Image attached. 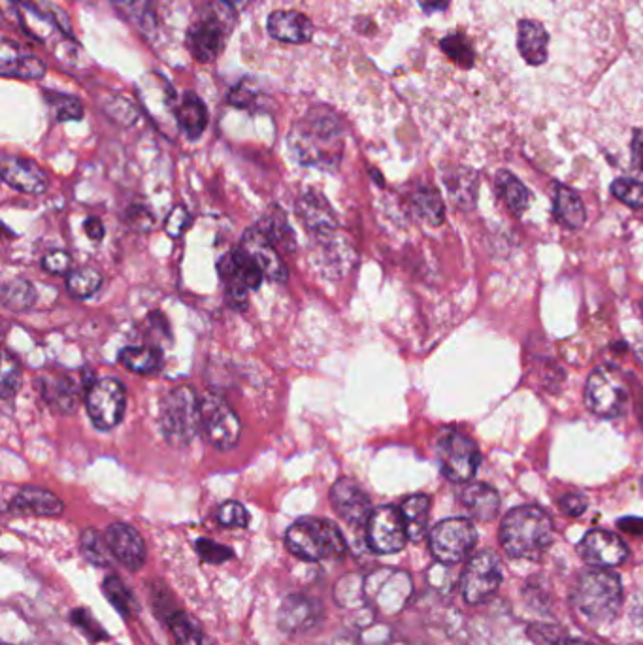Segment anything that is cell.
I'll use <instances>...</instances> for the list:
<instances>
[{
    "instance_id": "6da1fadb",
    "label": "cell",
    "mask_w": 643,
    "mask_h": 645,
    "mask_svg": "<svg viewBox=\"0 0 643 645\" xmlns=\"http://www.w3.org/2000/svg\"><path fill=\"white\" fill-rule=\"evenodd\" d=\"M289 144L302 165L332 170L344 153V129L334 114L314 110L293 129Z\"/></svg>"
},
{
    "instance_id": "7a4b0ae2",
    "label": "cell",
    "mask_w": 643,
    "mask_h": 645,
    "mask_svg": "<svg viewBox=\"0 0 643 645\" xmlns=\"http://www.w3.org/2000/svg\"><path fill=\"white\" fill-rule=\"evenodd\" d=\"M553 538V521L538 506L513 508L500 525V544L512 559L540 561Z\"/></svg>"
},
{
    "instance_id": "3957f363",
    "label": "cell",
    "mask_w": 643,
    "mask_h": 645,
    "mask_svg": "<svg viewBox=\"0 0 643 645\" xmlns=\"http://www.w3.org/2000/svg\"><path fill=\"white\" fill-rule=\"evenodd\" d=\"M572 604L589 625H610L623 610L621 578L606 568L583 572L572 589Z\"/></svg>"
},
{
    "instance_id": "277c9868",
    "label": "cell",
    "mask_w": 643,
    "mask_h": 645,
    "mask_svg": "<svg viewBox=\"0 0 643 645\" xmlns=\"http://www.w3.org/2000/svg\"><path fill=\"white\" fill-rule=\"evenodd\" d=\"M285 546L298 559L308 563L340 559L346 553V540L340 529L327 519L317 517H302L295 521L285 534Z\"/></svg>"
},
{
    "instance_id": "5b68a950",
    "label": "cell",
    "mask_w": 643,
    "mask_h": 645,
    "mask_svg": "<svg viewBox=\"0 0 643 645\" xmlns=\"http://www.w3.org/2000/svg\"><path fill=\"white\" fill-rule=\"evenodd\" d=\"M202 400L197 393L182 385L166 393L161 400L159 423L166 442L172 447H187L202 427Z\"/></svg>"
},
{
    "instance_id": "8992f818",
    "label": "cell",
    "mask_w": 643,
    "mask_h": 645,
    "mask_svg": "<svg viewBox=\"0 0 643 645\" xmlns=\"http://www.w3.org/2000/svg\"><path fill=\"white\" fill-rule=\"evenodd\" d=\"M236 21V10L223 0L206 6L187 33V48L200 63L215 61L225 48Z\"/></svg>"
},
{
    "instance_id": "52a82bcc",
    "label": "cell",
    "mask_w": 643,
    "mask_h": 645,
    "mask_svg": "<svg viewBox=\"0 0 643 645\" xmlns=\"http://www.w3.org/2000/svg\"><path fill=\"white\" fill-rule=\"evenodd\" d=\"M628 402L627 381L615 368L602 364L594 368L585 387V404L596 417L613 419L625 412Z\"/></svg>"
},
{
    "instance_id": "ba28073f",
    "label": "cell",
    "mask_w": 643,
    "mask_h": 645,
    "mask_svg": "<svg viewBox=\"0 0 643 645\" xmlns=\"http://www.w3.org/2000/svg\"><path fill=\"white\" fill-rule=\"evenodd\" d=\"M478 544V530L470 519L451 517L430 530L429 546L434 559L442 564H459L470 557Z\"/></svg>"
},
{
    "instance_id": "9c48e42d",
    "label": "cell",
    "mask_w": 643,
    "mask_h": 645,
    "mask_svg": "<svg viewBox=\"0 0 643 645\" xmlns=\"http://www.w3.org/2000/svg\"><path fill=\"white\" fill-rule=\"evenodd\" d=\"M438 463L442 474L453 483H466L478 472L481 455L479 449L468 436L457 430H446L436 444Z\"/></svg>"
},
{
    "instance_id": "30bf717a",
    "label": "cell",
    "mask_w": 643,
    "mask_h": 645,
    "mask_svg": "<svg viewBox=\"0 0 643 645\" xmlns=\"http://www.w3.org/2000/svg\"><path fill=\"white\" fill-rule=\"evenodd\" d=\"M219 276L225 283L227 298L234 306L242 308L248 304V291L259 289L263 283V270L253 261L246 249L238 248L219 259Z\"/></svg>"
},
{
    "instance_id": "8fae6325",
    "label": "cell",
    "mask_w": 643,
    "mask_h": 645,
    "mask_svg": "<svg viewBox=\"0 0 643 645\" xmlns=\"http://www.w3.org/2000/svg\"><path fill=\"white\" fill-rule=\"evenodd\" d=\"M363 595L374 610L393 615L412 595V579L400 570H378L364 579Z\"/></svg>"
},
{
    "instance_id": "7c38bea8",
    "label": "cell",
    "mask_w": 643,
    "mask_h": 645,
    "mask_svg": "<svg viewBox=\"0 0 643 645\" xmlns=\"http://www.w3.org/2000/svg\"><path fill=\"white\" fill-rule=\"evenodd\" d=\"M500 585L502 566L493 551L476 553L462 572V596L468 604H483L485 600L496 595Z\"/></svg>"
},
{
    "instance_id": "4fadbf2b",
    "label": "cell",
    "mask_w": 643,
    "mask_h": 645,
    "mask_svg": "<svg viewBox=\"0 0 643 645\" xmlns=\"http://www.w3.org/2000/svg\"><path fill=\"white\" fill-rule=\"evenodd\" d=\"M127 391L116 378L95 381L87 391V412L100 430L116 429L125 415Z\"/></svg>"
},
{
    "instance_id": "5bb4252c",
    "label": "cell",
    "mask_w": 643,
    "mask_h": 645,
    "mask_svg": "<svg viewBox=\"0 0 643 645\" xmlns=\"http://www.w3.org/2000/svg\"><path fill=\"white\" fill-rule=\"evenodd\" d=\"M200 414H202L200 430L215 449L229 451L232 447H236L242 434V423L223 398H204Z\"/></svg>"
},
{
    "instance_id": "9a60e30c",
    "label": "cell",
    "mask_w": 643,
    "mask_h": 645,
    "mask_svg": "<svg viewBox=\"0 0 643 645\" xmlns=\"http://www.w3.org/2000/svg\"><path fill=\"white\" fill-rule=\"evenodd\" d=\"M366 538L372 551L380 555H391L402 551L408 538V530L400 508L380 506L366 523Z\"/></svg>"
},
{
    "instance_id": "2e32d148",
    "label": "cell",
    "mask_w": 643,
    "mask_h": 645,
    "mask_svg": "<svg viewBox=\"0 0 643 645\" xmlns=\"http://www.w3.org/2000/svg\"><path fill=\"white\" fill-rule=\"evenodd\" d=\"M579 557L593 568H615L627 563V544L608 530H591L583 536L578 546Z\"/></svg>"
},
{
    "instance_id": "e0dca14e",
    "label": "cell",
    "mask_w": 643,
    "mask_h": 645,
    "mask_svg": "<svg viewBox=\"0 0 643 645\" xmlns=\"http://www.w3.org/2000/svg\"><path fill=\"white\" fill-rule=\"evenodd\" d=\"M330 502L338 515L349 525L361 527L366 525L372 515V502L363 487L355 480L342 478L330 489Z\"/></svg>"
},
{
    "instance_id": "ac0fdd59",
    "label": "cell",
    "mask_w": 643,
    "mask_h": 645,
    "mask_svg": "<svg viewBox=\"0 0 643 645\" xmlns=\"http://www.w3.org/2000/svg\"><path fill=\"white\" fill-rule=\"evenodd\" d=\"M106 544L112 551V557L129 568L131 572L140 570L146 563V544L140 532L125 523H114L106 529Z\"/></svg>"
},
{
    "instance_id": "d6986e66",
    "label": "cell",
    "mask_w": 643,
    "mask_h": 645,
    "mask_svg": "<svg viewBox=\"0 0 643 645\" xmlns=\"http://www.w3.org/2000/svg\"><path fill=\"white\" fill-rule=\"evenodd\" d=\"M240 248L246 249L253 261L261 266L264 278L272 282H287V268L281 261L280 249L270 242L263 229H249L242 238Z\"/></svg>"
},
{
    "instance_id": "ffe728a7",
    "label": "cell",
    "mask_w": 643,
    "mask_h": 645,
    "mask_svg": "<svg viewBox=\"0 0 643 645\" xmlns=\"http://www.w3.org/2000/svg\"><path fill=\"white\" fill-rule=\"evenodd\" d=\"M0 174L10 187L27 195H42L50 185L46 172L40 166L21 157H4Z\"/></svg>"
},
{
    "instance_id": "44dd1931",
    "label": "cell",
    "mask_w": 643,
    "mask_h": 645,
    "mask_svg": "<svg viewBox=\"0 0 643 645\" xmlns=\"http://www.w3.org/2000/svg\"><path fill=\"white\" fill-rule=\"evenodd\" d=\"M321 617V606L314 598L304 595L287 596L278 613V625L283 632L300 634L314 629Z\"/></svg>"
},
{
    "instance_id": "7402d4cb",
    "label": "cell",
    "mask_w": 643,
    "mask_h": 645,
    "mask_svg": "<svg viewBox=\"0 0 643 645\" xmlns=\"http://www.w3.org/2000/svg\"><path fill=\"white\" fill-rule=\"evenodd\" d=\"M65 510V504L48 489L23 487L10 502V512L17 515H38L55 517Z\"/></svg>"
},
{
    "instance_id": "603a6c76",
    "label": "cell",
    "mask_w": 643,
    "mask_h": 645,
    "mask_svg": "<svg viewBox=\"0 0 643 645\" xmlns=\"http://www.w3.org/2000/svg\"><path fill=\"white\" fill-rule=\"evenodd\" d=\"M297 212L304 225L315 234H330L338 227V219L330 208L329 200L315 191H308L300 197Z\"/></svg>"
},
{
    "instance_id": "cb8c5ba5",
    "label": "cell",
    "mask_w": 643,
    "mask_h": 645,
    "mask_svg": "<svg viewBox=\"0 0 643 645\" xmlns=\"http://www.w3.org/2000/svg\"><path fill=\"white\" fill-rule=\"evenodd\" d=\"M517 48L528 65H544L549 57V33L534 19H523L517 27Z\"/></svg>"
},
{
    "instance_id": "d4e9b609",
    "label": "cell",
    "mask_w": 643,
    "mask_h": 645,
    "mask_svg": "<svg viewBox=\"0 0 643 645\" xmlns=\"http://www.w3.org/2000/svg\"><path fill=\"white\" fill-rule=\"evenodd\" d=\"M268 31L280 42L304 44L312 40L314 25L300 12H274L268 17Z\"/></svg>"
},
{
    "instance_id": "484cf974",
    "label": "cell",
    "mask_w": 643,
    "mask_h": 645,
    "mask_svg": "<svg viewBox=\"0 0 643 645\" xmlns=\"http://www.w3.org/2000/svg\"><path fill=\"white\" fill-rule=\"evenodd\" d=\"M461 504L470 517L487 523L498 515L500 495L487 483H470L462 489Z\"/></svg>"
},
{
    "instance_id": "4316f807",
    "label": "cell",
    "mask_w": 643,
    "mask_h": 645,
    "mask_svg": "<svg viewBox=\"0 0 643 645\" xmlns=\"http://www.w3.org/2000/svg\"><path fill=\"white\" fill-rule=\"evenodd\" d=\"M2 74L21 78V80H38L46 74V65L36 59L34 55L21 53L17 48H12L10 42L2 46Z\"/></svg>"
},
{
    "instance_id": "83f0119b",
    "label": "cell",
    "mask_w": 643,
    "mask_h": 645,
    "mask_svg": "<svg viewBox=\"0 0 643 645\" xmlns=\"http://www.w3.org/2000/svg\"><path fill=\"white\" fill-rule=\"evenodd\" d=\"M400 512L406 523L408 538L412 542L423 540L429 530L430 498L427 495H412L402 502Z\"/></svg>"
},
{
    "instance_id": "f1b7e54d",
    "label": "cell",
    "mask_w": 643,
    "mask_h": 645,
    "mask_svg": "<svg viewBox=\"0 0 643 645\" xmlns=\"http://www.w3.org/2000/svg\"><path fill=\"white\" fill-rule=\"evenodd\" d=\"M555 217L568 229H581L585 223V206L579 199L578 193L570 187L559 185L555 189V202H553Z\"/></svg>"
},
{
    "instance_id": "f546056e",
    "label": "cell",
    "mask_w": 643,
    "mask_h": 645,
    "mask_svg": "<svg viewBox=\"0 0 643 645\" xmlns=\"http://www.w3.org/2000/svg\"><path fill=\"white\" fill-rule=\"evenodd\" d=\"M40 391L55 412L70 414L76 408L78 391L68 378H44L40 380Z\"/></svg>"
},
{
    "instance_id": "4dcf8cb0",
    "label": "cell",
    "mask_w": 643,
    "mask_h": 645,
    "mask_svg": "<svg viewBox=\"0 0 643 645\" xmlns=\"http://www.w3.org/2000/svg\"><path fill=\"white\" fill-rule=\"evenodd\" d=\"M496 191L515 217H521L527 212L530 193H528L527 187L513 176L512 172H506V170L498 172Z\"/></svg>"
},
{
    "instance_id": "1f68e13d",
    "label": "cell",
    "mask_w": 643,
    "mask_h": 645,
    "mask_svg": "<svg viewBox=\"0 0 643 645\" xmlns=\"http://www.w3.org/2000/svg\"><path fill=\"white\" fill-rule=\"evenodd\" d=\"M178 123L183 133L193 140L204 133L208 125V112L204 102L198 99L197 95H191V93L185 95L182 106L178 108Z\"/></svg>"
},
{
    "instance_id": "d6a6232c",
    "label": "cell",
    "mask_w": 643,
    "mask_h": 645,
    "mask_svg": "<svg viewBox=\"0 0 643 645\" xmlns=\"http://www.w3.org/2000/svg\"><path fill=\"white\" fill-rule=\"evenodd\" d=\"M263 232L270 238V242L281 251H295L297 236L280 208L274 206L270 210V214L266 215Z\"/></svg>"
},
{
    "instance_id": "836d02e7",
    "label": "cell",
    "mask_w": 643,
    "mask_h": 645,
    "mask_svg": "<svg viewBox=\"0 0 643 645\" xmlns=\"http://www.w3.org/2000/svg\"><path fill=\"white\" fill-rule=\"evenodd\" d=\"M119 361L136 374H151L161 366V351L151 346H131L119 355Z\"/></svg>"
},
{
    "instance_id": "e575fe53",
    "label": "cell",
    "mask_w": 643,
    "mask_h": 645,
    "mask_svg": "<svg viewBox=\"0 0 643 645\" xmlns=\"http://www.w3.org/2000/svg\"><path fill=\"white\" fill-rule=\"evenodd\" d=\"M413 208L415 214L419 215L423 221H427L432 227L440 225L444 221V202L442 197L438 195V191L430 189V187H421L415 191L413 195Z\"/></svg>"
},
{
    "instance_id": "d590c367",
    "label": "cell",
    "mask_w": 643,
    "mask_h": 645,
    "mask_svg": "<svg viewBox=\"0 0 643 645\" xmlns=\"http://www.w3.org/2000/svg\"><path fill=\"white\" fill-rule=\"evenodd\" d=\"M102 591H104V595L110 600V604L116 608L117 612L125 615V617H132L134 613H138V610H140L138 600L132 595L131 589L117 576L104 579Z\"/></svg>"
},
{
    "instance_id": "8d00e7d4",
    "label": "cell",
    "mask_w": 643,
    "mask_h": 645,
    "mask_svg": "<svg viewBox=\"0 0 643 645\" xmlns=\"http://www.w3.org/2000/svg\"><path fill=\"white\" fill-rule=\"evenodd\" d=\"M166 623L172 630L176 645H206L204 632L189 613L176 612Z\"/></svg>"
},
{
    "instance_id": "74e56055",
    "label": "cell",
    "mask_w": 643,
    "mask_h": 645,
    "mask_svg": "<svg viewBox=\"0 0 643 645\" xmlns=\"http://www.w3.org/2000/svg\"><path fill=\"white\" fill-rule=\"evenodd\" d=\"M36 302V291H34L33 283L27 280H14V282L6 283L2 289V304L8 310L14 312H23L33 308Z\"/></svg>"
},
{
    "instance_id": "f35d334b",
    "label": "cell",
    "mask_w": 643,
    "mask_h": 645,
    "mask_svg": "<svg viewBox=\"0 0 643 645\" xmlns=\"http://www.w3.org/2000/svg\"><path fill=\"white\" fill-rule=\"evenodd\" d=\"M102 285V274L95 268L83 266L74 270L68 280H66V287L70 291V295L76 298H89L93 297Z\"/></svg>"
},
{
    "instance_id": "ab89813d",
    "label": "cell",
    "mask_w": 643,
    "mask_h": 645,
    "mask_svg": "<svg viewBox=\"0 0 643 645\" xmlns=\"http://www.w3.org/2000/svg\"><path fill=\"white\" fill-rule=\"evenodd\" d=\"M82 551L89 563L97 566H110V547L106 544V538H102L97 530L87 529L82 534Z\"/></svg>"
},
{
    "instance_id": "60d3db41",
    "label": "cell",
    "mask_w": 643,
    "mask_h": 645,
    "mask_svg": "<svg viewBox=\"0 0 643 645\" xmlns=\"http://www.w3.org/2000/svg\"><path fill=\"white\" fill-rule=\"evenodd\" d=\"M611 193L630 208H643V183L632 178H619L611 183Z\"/></svg>"
},
{
    "instance_id": "b9f144b4",
    "label": "cell",
    "mask_w": 643,
    "mask_h": 645,
    "mask_svg": "<svg viewBox=\"0 0 643 645\" xmlns=\"http://www.w3.org/2000/svg\"><path fill=\"white\" fill-rule=\"evenodd\" d=\"M51 108L59 121H76L82 119L83 108L82 102L68 95H59V93H48Z\"/></svg>"
},
{
    "instance_id": "7bdbcfd3",
    "label": "cell",
    "mask_w": 643,
    "mask_h": 645,
    "mask_svg": "<svg viewBox=\"0 0 643 645\" xmlns=\"http://www.w3.org/2000/svg\"><path fill=\"white\" fill-rule=\"evenodd\" d=\"M217 521L227 529H246L249 523V513L240 502H225L217 510Z\"/></svg>"
},
{
    "instance_id": "ee69618b",
    "label": "cell",
    "mask_w": 643,
    "mask_h": 645,
    "mask_svg": "<svg viewBox=\"0 0 643 645\" xmlns=\"http://www.w3.org/2000/svg\"><path fill=\"white\" fill-rule=\"evenodd\" d=\"M442 50L446 51L451 59L459 61L464 68H470L474 63V50L462 34H453V36L444 38Z\"/></svg>"
},
{
    "instance_id": "f6af8a7d",
    "label": "cell",
    "mask_w": 643,
    "mask_h": 645,
    "mask_svg": "<svg viewBox=\"0 0 643 645\" xmlns=\"http://www.w3.org/2000/svg\"><path fill=\"white\" fill-rule=\"evenodd\" d=\"M2 398H10L16 395L21 387V366L16 359L6 351L2 359Z\"/></svg>"
},
{
    "instance_id": "bcb514c9",
    "label": "cell",
    "mask_w": 643,
    "mask_h": 645,
    "mask_svg": "<svg viewBox=\"0 0 643 645\" xmlns=\"http://www.w3.org/2000/svg\"><path fill=\"white\" fill-rule=\"evenodd\" d=\"M72 623L82 630L83 634L91 640V642H102L108 638L106 630L100 627L99 621L93 617V613L85 608H78L72 612Z\"/></svg>"
},
{
    "instance_id": "7dc6e473",
    "label": "cell",
    "mask_w": 643,
    "mask_h": 645,
    "mask_svg": "<svg viewBox=\"0 0 643 645\" xmlns=\"http://www.w3.org/2000/svg\"><path fill=\"white\" fill-rule=\"evenodd\" d=\"M195 547H197V553L204 563H225V561H229L234 557V551H232L231 547L217 544L214 540L200 538V540H197Z\"/></svg>"
},
{
    "instance_id": "c3c4849f",
    "label": "cell",
    "mask_w": 643,
    "mask_h": 645,
    "mask_svg": "<svg viewBox=\"0 0 643 645\" xmlns=\"http://www.w3.org/2000/svg\"><path fill=\"white\" fill-rule=\"evenodd\" d=\"M117 10L140 25H148L151 17V0H114Z\"/></svg>"
},
{
    "instance_id": "681fc988",
    "label": "cell",
    "mask_w": 643,
    "mask_h": 645,
    "mask_svg": "<svg viewBox=\"0 0 643 645\" xmlns=\"http://www.w3.org/2000/svg\"><path fill=\"white\" fill-rule=\"evenodd\" d=\"M191 225V215L185 206H174L165 221V231L172 238H180L185 229Z\"/></svg>"
},
{
    "instance_id": "f907efd6",
    "label": "cell",
    "mask_w": 643,
    "mask_h": 645,
    "mask_svg": "<svg viewBox=\"0 0 643 645\" xmlns=\"http://www.w3.org/2000/svg\"><path fill=\"white\" fill-rule=\"evenodd\" d=\"M70 255L66 251H61V249H53L50 251L44 261H42V266L50 272V274H65L70 266Z\"/></svg>"
},
{
    "instance_id": "816d5d0a",
    "label": "cell",
    "mask_w": 643,
    "mask_h": 645,
    "mask_svg": "<svg viewBox=\"0 0 643 645\" xmlns=\"http://www.w3.org/2000/svg\"><path fill=\"white\" fill-rule=\"evenodd\" d=\"M559 508H561L562 513H566L570 517H579L581 513H585V510H587V498L583 497V495H576V493L564 495L559 500Z\"/></svg>"
},
{
    "instance_id": "f5cc1de1",
    "label": "cell",
    "mask_w": 643,
    "mask_h": 645,
    "mask_svg": "<svg viewBox=\"0 0 643 645\" xmlns=\"http://www.w3.org/2000/svg\"><path fill=\"white\" fill-rule=\"evenodd\" d=\"M83 227H85V232H87V236L91 240H97L99 242V240L104 238V225H102L99 217H87L85 223H83Z\"/></svg>"
},
{
    "instance_id": "db71d44e",
    "label": "cell",
    "mask_w": 643,
    "mask_h": 645,
    "mask_svg": "<svg viewBox=\"0 0 643 645\" xmlns=\"http://www.w3.org/2000/svg\"><path fill=\"white\" fill-rule=\"evenodd\" d=\"M619 529L625 530L628 534H634V536H642L643 519H640V517H625V519L619 521Z\"/></svg>"
},
{
    "instance_id": "11a10c76",
    "label": "cell",
    "mask_w": 643,
    "mask_h": 645,
    "mask_svg": "<svg viewBox=\"0 0 643 645\" xmlns=\"http://www.w3.org/2000/svg\"><path fill=\"white\" fill-rule=\"evenodd\" d=\"M419 4H421V8H423L425 12L432 14V12H442V10H446L449 0H419Z\"/></svg>"
},
{
    "instance_id": "9f6ffc18",
    "label": "cell",
    "mask_w": 643,
    "mask_h": 645,
    "mask_svg": "<svg viewBox=\"0 0 643 645\" xmlns=\"http://www.w3.org/2000/svg\"><path fill=\"white\" fill-rule=\"evenodd\" d=\"M223 2H227V4L231 6L232 10H236V12H240V10H244V8L248 6L251 0H223Z\"/></svg>"
},
{
    "instance_id": "6f0895ef",
    "label": "cell",
    "mask_w": 643,
    "mask_h": 645,
    "mask_svg": "<svg viewBox=\"0 0 643 645\" xmlns=\"http://www.w3.org/2000/svg\"><path fill=\"white\" fill-rule=\"evenodd\" d=\"M553 645H593L589 644V642H583V640H576V638H561V640H557L555 644Z\"/></svg>"
},
{
    "instance_id": "680465c9",
    "label": "cell",
    "mask_w": 643,
    "mask_h": 645,
    "mask_svg": "<svg viewBox=\"0 0 643 645\" xmlns=\"http://www.w3.org/2000/svg\"><path fill=\"white\" fill-rule=\"evenodd\" d=\"M642 487H643V478H642Z\"/></svg>"
},
{
    "instance_id": "91938a15",
    "label": "cell",
    "mask_w": 643,
    "mask_h": 645,
    "mask_svg": "<svg viewBox=\"0 0 643 645\" xmlns=\"http://www.w3.org/2000/svg\"><path fill=\"white\" fill-rule=\"evenodd\" d=\"M642 310H643V304H642Z\"/></svg>"
},
{
    "instance_id": "94428289",
    "label": "cell",
    "mask_w": 643,
    "mask_h": 645,
    "mask_svg": "<svg viewBox=\"0 0 643 645\" xmlns=\"http://www.w3.org/2000/svg\"><path fill=\"white\" fill-rule=\"evenodd\" d=\"M4 645H8V644H4Z\"/></svg>"
}]
</instances>
